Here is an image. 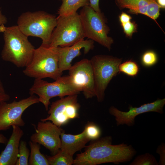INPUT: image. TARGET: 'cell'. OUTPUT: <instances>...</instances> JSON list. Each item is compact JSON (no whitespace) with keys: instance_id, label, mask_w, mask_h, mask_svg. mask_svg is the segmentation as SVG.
<instances>
[{"instance_id":"obj_5","label":"cell","mask_w":165,"mask_h":165,"mask_svg":"<svg viewBox=\"0 0 165 165\" xmlns=\"http://www.w3.org/2000/svg\"><path fill=\"white\" fill-rule=\"evenodd\" d=\"M81 90L73 82L69 76H61L55 81L49 82L41 79H35L29 89L30 95L36 94L39 102L44 105L46 110L49 109L50 100L52 98L78 94Z\"/></svg>"},{"instance_id":"obj_14","label":"cell","mask_w":165,"mask_h":165,"mask_svg":"<svg viewBox=\"0 0 165 165\" xmlns=\"http://www.w3.org/2000/svg\"><path fill=\"white\" fill-rule=\"evenodd\" d=\"M94 47V41L91 39L81 40L69 46L56 47L58 58V67L61 72L68 70L72 65L73 59L81 55L80 51L84 49V54H86Z\"/></svg>"},{"instance_id":"obj_1","label":"cell","mask_w":165,"mask_h":165,"mask_svg":"<svg viewBox=\"0 0 165 165\" xmlns=\"http://www.w3.org/2000/svg\"><path fill=\"white\" fill-rule=\"evenodd\" d=\"M112 138L107 136L93 141L85 151L77 155L75 165H96L112 163L115 164L130 161L136 151L131 145L124 143L112 145Z\"/></svg>"},{"instance_id":"obj_18","label":"cell","mask_w":165,"mask_h":165,"mask_svg":"<svg viewBox=\"0 0 165 165\" xmlns=\"http://www.w3.org/2000/svg\"><path fill=\"white\" fill-rule=\"evenodd\" d=\"M62 4L58 10V16L74 14L80 8L89 5V0H58Z\"/></svg>"},{"instance_id":"obj_26","label":"cell","mask_w":165,"mask_h":165,"mask_svg":"<svg viewBox=\"0 0 165 165\" xmlns=\"http://www.w3.org/2000/svg\"><path fill=\"white\" fill-rule=\"evenodd\" d=\"M160 8L156 0H153L148 5L145 15L154 20L158 25H159L156 21V19L160 15Z\"/></svg>"},{"instance_id":"obj_4","label":"cell","mask_w":165,"mask_h":165,"mask_svg":"<svg viewBox=\"0 0 165 165\" xmlns=\"http://www.w3.org/2000/svg\"><path fill=\"white\" fill-rule=\"evenodd\" d=\"M58 62L55 48L42 44L35 49L31 62L23 72L26 76L35 79L49 78L56 80L63 73L59 68Z\"/></svg>"},{"instance_id":"obj_16","label":"cell","mask_w":165,"mask_h":165,"mask_svg":"<svg viewBox=\"0 0 165 165\" xmlns=\"http://www.w3.org/2000/svg\"><path fill=\"white\" fill-rule=\"evenodd\" d=\"M61 138L60 149L72 156L84 148L86 144L90 141L84 130L76 135L66 134L63 130L61 134Z\"/></svg>"},{"instance_id":"obj_33","label":"cell","mask_w":165,"mask_h":165,"mask_svg":"<svg viewBox=\"0 0 165 165\" xmlns=\"http://www.w3.org/2000/svg\"><path fill=\"white\" fill-rule=\"evenodd\" d=\"M8 140L3 134H0V143L6 144L7 143Z\"/></svg>"},{"instance_id":"obj_8","label":"cell","mask_w":165,"mask_h":165,"mask_svg":"<svg viewBox=\"0 0 165 165\" xmlns=\"http://www.w3.org/2000/svg\"><path fill=\"white\" fill-rule=\"evenodd\" d=\"M79 14L86 37L97 42L110 51L114 41L108 36L109 28L102 13L95 11L88 5L83 7Z\"/></svg>"},{"instance_id":"obj_22","label":"cell","mask_w":165,"mask_h":165,"mask_svg":"<svg viewBox=\"0 0 165 165\" xmlns=\"http://www.w3.org/2000/svg\"><path fill=\"white\" fill-rule=\"evenodd\" d=\"M130 165H158V162L155 156L148 153L137 156Z\"/></svg>"},{"instance_id":"obj_7","label":"cell","mask_w":165,"mask_h":165,"mask_svg":"<svg viewBox=\"0 0 165 165\" xmlns=\"http://www.w3.org/2000/svg\"><path fill=\"white\" fill-rule=\"evenodd\" d=\"M93 70L95 96L97 101L104 100L105 91L113 78L119 73L122 58L107 55H96L90 60Z\"/></svg>"},{"instance_id":"obj_28","label":"cell","mask_w":165,"mask_h":165,"mask_svg":"<svg viewBox=\"0 0 165 165\" xmlns=\"http://www.w3.org/2000/svg\"><path fill=\"white\" fill-rule=\"evenodd\" d=\"M156 152L159 154L160 159L158 165H164L165 164V144L162 142L157 147Z\"/></svg>"},{"instance_id":"obj_30","label":"cell","mask_w":165,"mask_h":165,"mask_svg":"<svg viewBox=\"0 0 165 165\" xmlns=\"http://www.w3.org/2000/svg\"><path fill=\"white\" fill-rule=\"evenodd\" d=\"M99 0H89V6L95 11L98 13H101L99 6Z\"/></svg>"},{"instance_id":"obj_34","label":"cell","mask_w":165,"mask_h":165,"mask_svg":"<svg viewBox=\"0 0 165 165\" xmlns=\"http://www.w3.org/2000/svg\"><path fill=\"white\" fill-rule=\"evenodd\" d=\"M156 1L161 8H165V0H156Z\"/></svg>"},{"instance_id":"obj_17","label":"cell","mask_w":165,"mask_h":165,"mask_svg":"<svg viewBox=\"0 0 165 165\" xmlns=\"http://www.w3.org/2000/svg\"><path fill=\"white\" fill-rule=\"evenodd\" d=\"M153 0H115V2L120 9H128L131 13L145 15L148 5Z\"/></svg>"},{"instance_id":"obj_29","label":"cell","mask_w":165,"mask_h":165,"mask_svg":"<svg viewBox=\"0 0 165 165\" xmlns=\"http://www.w3.org/2000/svg\"><path fill=\"white\" fill-rule=\"evenodd\" d=\"M10 99L9 96L6 93L3 84L0 79V104L7 101Z\"/></svg>"},{"instance_id":"obj_19","label":"cell","mask_w":165,"mask_h":165,"mask_svg":"<svg viewBox=\"0 0 165 165\" xmlns=\"http://www.w3.org/2000/svg\"><path fill=\"white\" fill-rule=\"evenodd\" d=\"M29 143L31 152L28 165H49L46 156L40 151V145L31 141Z\"/></svg>"},{"instance_id":"obj_24","label":"cell","mask_w":165,"mask_h":165,"mask_svg":"<svg viewBox=\"0 0 165 165\" xmlns=\"http://www.w3.org/2000/svg\"><path fill=\"white\" fill-rule=\"evenodd\" d=\"M84 131L90 141H94L99 138L101 130L99 127L93 122L88 123L85 126Z\"/></svg>"},{"instance_id":"obj_10","label":"cell","mask_w":165,"mask_h":165,"mask_svg":"<svg viewBox=\"0 0 165 165\" xmlns=\"http://www.w3.org/2000/svg\"><path fill=\"white\" fill-rule=\"evenodd\" d=\"M77 95L67 96L52 102L48 110V116L40 121H51L60 127L70 119L78 118L80 105L78 101Z\"/></svg>"},{"instance_id":"obj_21","label":"cell","mask_w":165,"mask_h":165,"mask_svg":"<svg viewBox=\"0 0 165 165\" xmlns=\"http://www.w3.org/2000/svg\"><path fill=\"white\" fill-rule=\"evenodd\" d=\"M119 73L121 72L128 76L134 77L138 74L139 68L135 61L130 60L120 63L119 65Z\"/></svg>"},{"instance_id":"obj_25","label":"cell","mask_w":165,"mask_h":165,"mask_svg":"<svg viewBox=\"0 0 165 165\" xmlns=\"http://www.w3.org/2000/svg\"><path fill=\"white\" fill-rule=\"evenodd\" d=\"M158 61V57L156 53L152 50H148L142 55L141 59L142 65L146 67L152 66Z\"/></svg>"},{"instance_id":"obj_6","label":"cell","mask_w":165,"mask_h":165,"mask_svg":"<svg viewBox=\"0 0 165 165\" xmlns=\"http://www.w3.org/2000/svg\"><path fill=\"white\" fill-rule=\"evenodd\" d=\"M57 19V24L50 39V47L70 46L86 37L80 15L77 12L58 16Z\"/></svg>"},{"instance_id":"obj_20","label":"cell","mask_w":165,"mask_h":165,"mask_svg":"<svg viewBox=\"0 0 165 165\" xmlns=\"http://www.w3.org/2000/svg\"><path fill=\"white\" fill-rule=\"evenodd\" d=\"M49 165H71L74 160L73 156L60 149L57 153L52 156L46 155Z\"/></svg>"},{"instance_id":"obj_13","label":"cell","mask_w":165,"mask_h":165,"mask_svg":"<svg viewBox=\"0 0 165 165\" xmlns=\"http://www.w3.org/2000/svg\"><path fill=\"white\" fill-rule=\"evenodd\" d=\"M165 104V98L158 99L153 102L144 104L138 107L130 106L127 112L122 111L114 106H112L109 109V112L115 117L117 126L126 125L132 126L135 124L136 117L141 114L148 112L162 114Z\"/></svg>"},{"instance_id":"obj_32","label":"cell","mask_w":165,"mask_h":165,"mask_svg":"<svg viewBox=\"0 0 165 165\" xmlns=\"http://www.w3.org/2000/svg\"><path fill=\"white\" fill-rule=\"evenodd\" d=\"M7 21V18L2 14L1 8H0V26L6 24Z\"/></svg>"},{"instance_id":"obj_15","label":"cell","mask_w":165,"mask_h":165,"mask_svg":"<svg viewBox=\"0 0 165 165\" xmlns=\"http://www.w3.org/2000/svg\"><path fill=\"white\" fill-rule=\"evenodd\" d=\"M12 127V134L0 154V165H16L18 159L20 143L24 132L19 126Z\"/></svg>"},{"instance_id":"obj_2","label":"cell","mask_w":165,"mask_h":165,"mask_svg":"<svg viewBox=\"0 0 165 165\" xmlns=\"http://www.w3.org/2000/svg\"><path fill=\"white\" fill-rule=\"evenodd\" d=\"M3 33L4 44L1 57L4 61L12 63L18 68H25L31 62L35 50L17 25L0 26Z\"/></svg>"},{"instance_id":"obj_9","label":"cell","mask_w":165,"mask_h":165,"mask_svg":"<svg viewBox=\"0 0 165 165\" xmlns=\"http://www.w3.org/2000/svg\"><path fill=\"white\" fill-rule=\"evenodd\" d=\"M6 102L0 104V131L7 130L13 125L24 126L25 123L22 118L24 112L39 101L38 97L32 95L18 101Z\"/></svg>"},{"instance_id":"obj_12","label":"cell","mask_w":165,"mask_h":165,"mask_svg":"<svg viewBox=\"0 0 165 165\" xmlns=\"http://www.w3.org/2000/svg\"><path fill=\"white\" fill-rule=\"evenodd\" d=\"M35 130V133L30 137L31 141L43 146L53 156L57 154L60 149L62 129L50 121H40Z\"/></svg>"},{"instance_id":"obj_27","label":"cell","mask_w":165,"mask_h":165,"mask_svg":"<svg viewBox=\"0 0 165 165\" xmlns=\"http://www.w3.org/2000/svg\"><path fill=\"white\" fill-rule=\"evenodd\" d=\"M121 24L126 35L129 38L131 37L133 34L137 31V25L134 22L130 21Z\"/></svg>"},{"instance_id":"obj_11","label":"cell","mask_w":165,"mask_h":165,"mask_svg":"<svg viewBox=\"0 0 165 165\" xmlns=\"http://www.w3.org/2000/svg\"><path fill=\"white\" fill-rule=\"evenodd\" d=\"M68 70L69 75L82 91L86 98L95 96L94 73L90 60L83 59L72 65Z\"/></svg>"},{"instance_id":"obj_23","label":"cell","mask_w":165,"mask_h":165,"mask_svg":"<svg viewBox=\"0 0 165 165\" xmlns=\"http://www.w3.org/2000/svg\"><path fill=\"white\" fill-rule=\"evenodd\" d=\"M30 151L27 147L26 141H20L18 158L16 165H28Z\"/></svg>"},{"instance_id":"obj_3","label":"cell","mask_w":165,"mask_h":165,"mask_svg":"<svg viewBox=\"0 0 165 165\" xmlns=\"http://www.w3.org/2000/svg\"><path fill=\"white\" fill-rule=\"evenodd\" d=\"M57 22L56 16L44 11H27L19 16L17 25L26 36L38 37L42 40V44L50 46Z\"/></svg>"},{"instance_id":"obj_31","label":"cell","mask_w":165,"mask_h":165,"mask_svg":"<svg viewBox=\"0 0 165 165\" xmlns=\"http://www.w3.org/2000/svg\"><path fill=\"white\" fill-rule=\"evenodd\" d=\"M131 19L130 15L124 12H122L119 16V20L121 24L130 21Z\"/></svg>"}]
</instances>
